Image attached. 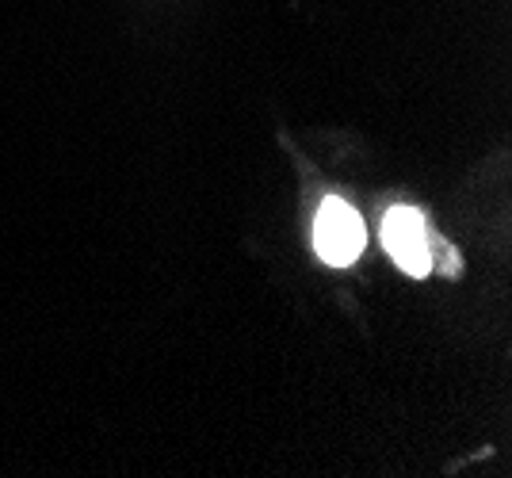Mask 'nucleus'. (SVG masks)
Instances as JSON below:
<instances>
[{"instance_id": "f257e3e1", "label": "nucleus", "mask_w": 512, "mask_h": 478, "mask_svg": "<svg viewBox=\"0 0 512 478\" xmlns=\"http://www.w3.org/2000/svg\"><path fill=\"white\" fill-rule=\"evenodd\" d=\"M363 245H367L363 218L344 199H325L318 218H314V249H318L321 261L333 264V268H348L363 253Z\"/></svg>"}, {"instance_id": "f03ea898", "label": "nucleus", "mask_w": 512, "mask_h": 478, "mask_svg": "<svg viewBox=\"0 0 512 478\" xmlns=\"http://www.w3.org/2000/svg\"><path fill=\"white\" fill-rule=\"evenodd\" d=\"M383 245L386 253L394 257V264L421 280L432 272V245H428V230H425V218L421 211L413 207H390L383 218Z\"/></svg>"}]
</instances>
